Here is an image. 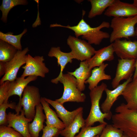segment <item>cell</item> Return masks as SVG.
Wrapping results in <instances>:
<instances>
[{"instance_id": "obj_24", "label": "cell", "mask_w": 137, "mask_h": 137, "mask_svg": "<svg viewBox=\"0 0 137 137\" xmlns=\"http://www.w3.org/2000/svg\"><path fill=\"white\" fill-rule=\"evenodd\" d=\"M85 123L83 110L77 115L69 125L61 131L60 134L64 137H74L76 134L79 132L80 129L84 126Z\"/></svg>"}, {"instance_id": "obj_40", "label": "cell", "mask_w": 137, "mask_h": 137, "mask_svg": "<svg viewBox=\"0 0 137 137\" xmlns=\"http://www.w3.org/2000/svg\"><path fill=\"white\" fill-rule=\"evenodd\" d=\"M99 137V135H97L96 136H95L94 137Z\"/></svg>"}, {"instance_id": "obj_12", "label": "cell", "mask_w": 137, "mask_h": 137, "mask_svg": "<svg viewBox=\"0 0 137 137\" xmlns=\"http://www.w3.org/2000/svg\"><path fill=\"white\" fill-rule=\"evenodd\" d=\"M136 60L134 59L118 60L115 76L111 82L113 89L118 86L121 81L124 79L126 80L131 77L135 70Z\"/></svg>"}, {"instance_id": "obj_7", "label": "cell", "mask_w": 137, "mask_h": 137, "mask_svg": "<svg viewBox=\"0 0 137 137\" xmlns=\"http://www.w3.org/2000/svg\"><path fill=\"white\" fill-rule=\"evenodd\" d=\"M67 43L71 50L74 59L81 62L90 59L96 51L91 44L84 40L71 35L68 37Z\"/></svg>"}, {"instance_id": "obj_22", "label": "cell", "mask_w": 137, "mask_h": 137, "mask_svg": "<svg viewBox=\"0 0 137 137\" xmlns=\"http://www.w3.org/2000/svg\"><path fill=\"white\" fill-rule=\"evenodd\" d=\"M108 65V64L104 63L98 67L93 68L92 70L91 76L85 82V84H88V88L90 91L97 86L100 81L111 79V76L105 72V69Z\"/></svg>"}, {"instance_id": "obj_1", "label": "cell", "mask_w": 137, "mask_h": 137, "mask_svg": "<svg viewBox=\"0 0 137 137\" xmlns=\"http://www.w3.org/2000/svg\"><path fill=\"white\" fill-rule=\"evenodd\" d=\"M110 24L104 21L98 26L92 27L88 24L82 18L76 25L71 26L62 25L57 23L51 24L50 27H60L67 28L73 30L76 37L81 36L83 40H86L90 44L99 45L104 39H109L110 35L109 33L101 30L102 28L110 27Z\"/></svg>"}, {"instance_id": "obj_25", "label": "cell", "mask_w": 137, "mask_h": 137, "mask_svg": "<svg viewBox=\"0 0 137 137\" xmlns=\"http://www.w3.org/2000/svg\"><path fill=\"white\" fill-rule=\"evenodd\" d=\"M114 0H89L91 8L88 15L89 18L102 14L114 1Z\"/></svg>"}, {"instance_id": "obj_23", "label": "cell", "mask_w": 137, "mask_h": 137, "mask_svg": "<svg viewBox=\"0 0 137 137\" xmlns=\"http://www.w3.org/2000/svg\"><path fill=\"white\" fill-rule=\"evenodd\" d=\"M41 102L46 116V126L61 130L64 129L66 127L65 125L59 118L56 112L51 108L49 104L45 100L44 97H41Z\"/></svg>"}, {"instance_id": "obj_27", "label": "cell", "mask_w": 137, "mask_h": 137, "mask_svg": "<svg viewBox=\"0 0 137 137\" xmlns=\"http://www.w3.org/2000/svg\"><path fill=\"white\" fill-rule=\"evenodd\" d=\"M27 31V29H25L20 34L14 35L13 33L12 32H9L4 33L1 31L0 40L12 45L18 50H22V48L21 42V39Z\"/></svg>"}, {"instance_id": "obj_32", "label": "cell", "mask_w": 137, "mask_h": 137, "mask_svg": "<svg viewBox=\"0 0 137 137\" xmlns=\"http://www.w3.org/2000/svg\"><path fill=\"white\" fill-rule=\"evenodd\" d=\"M0 137H23L19 132L6 125L0 126Z\"/></svg>"}, {"instance_id": "obj_11", "label": "cell", "mask_w": 137, "mask_h": 137, "mask_svg": "<svg viewBox=\"0 0 137 137\" xmlns=\"http://www.w3.org/2000/svg\"><path fill=\"white\" fill-rule=\"evenodd\" d=\"M112 44L114 53L120 59H137V41L118 39Z\"/></svg>"}, {"instance_id": "obj_10", "label": "cell", "mask_w": 137, "mask_h": 137, "mask_svg": "<svg viewBox=\"0 0 137 137\" xmlns=\"http://www.w3.org/2000/svg\"><path fill=\"white\" fill-rule=\"evenodd\" d=\"M104 15L108 17H128L137 15V7L133 3L114 0L106 10Z\"/></svg>"}, {"instance_id": "obj_35", "label": "cell", "mask_w": 137, "mask_h": 137, "mask_svg": "<svg viewBox=\"0 0 137 137\" xmlns=\"http://www.w3.org/2000/svg\"><path fill=\"white\" fill-rule=\"evenodd\" d=\"M6 63L0 61V77L5 74L6 71Z\"/></svg>"}, {"instance_id": "obj_19", "label": "cell", "mask_w": 137, "mask_h": 137, "mask_svg": "<svg viewBox=\"0 0 137 137\" xmlns=\"http://www.w3.org/2000/svg\"><path fill=\"white\" fill-rule=\"evenodd\" d=\"M38 77L29 76L26 78L22 77H17L14 81H10L9 90L7 97L8 100L9 97L12 95H18L19 99L22 98V96L25 89L30 82L36 80Z\"/></svg>"}, {"instance_id": "obj_33", "label": "cell", "mask_w": 137, "mask_h": 137, "mask_svg": "<svg viewBox=\"0 0 137 137\" xmlns=\"http://www.w3.org/2000/svg\"><path fill=\"white\" fill-rule=\"evenodd\" d=\"M10 81H7L0 85V105L5 101H7V97L9 90Z\"/></svg>"}, {"instance_id": "obj_34", "label": "cell", "mask_w": 137, "mask_h": 137, "mask_svg": "<svg viewBox=\"0 0 137 137\" xmlns=\"http://www.w3.org/2000/svg\"><path fill=\"white\" fill-rule=\"evenodd\" d=\"M41 137H58L62 130L57 128L44 126Z\"/></svg>"}, {"instance_id": "obj_29", "label": "cell", "mask_w": 137, "mask_h": 137, "mask_svg": "<svg viewBox=\"0 0 137 137\" xmlns=\"http://www.w3.org/2000/svg\"><path fill=\"white\" fill-rule=\"evenodd\" d=\"M107 124H100L94 127H84L80 132L74 137H94L101 134L103 129Z\"/></svg>"}, {"instance_id": "obj_20", "label": "cell", "mask_w": 137, "mask_h": 137, "mask_svg": "<svg viewBox=\"0 0 137 137\" xmlns=\"http://www.w3.org/2000/svg\"><path fill=\"white\" fill-rule=\"evenodd\" d=\"M36 114L33 121L28 125L29 132L31 137H39V132L44 127V123L46 119L41 104L36 106Z\"/></svg>"}, {"instance_id": "obj_4", "label": "cell", "mask_w": 137, "mask_h": 137, "mask_svg": "<svg viewBox=\"0 0 137 137\" xmlns=\"http://www.w3.org/2000/svg\"><path fill=\"white\" fill-rule=\"evenodd\" d=\"M137 24V15L128 17H113L110 27L112 31L110 35V42L112 43L115 40L122 38L128 39L135 36V25Z\"/></svg>"}, {"instance_id": "obj_8", "label": "cell", "mask_w": 137, "mask_h": 137, "mask_svg": "<svg viewBox=\"0 0 137 137\" xmlns=\"http://www.w3.org/2000/svg\"><path fill=\"white\" fill-rule=\"evenodd\" d=\"M44 61L43 56H37L33 57L28 54L25 65L22 67L24 70L21 77L25 78L29 76H35L45 77L49 70L44 62Z\"/></svg>"}, {"instance_id": "obj_28", "label": "cell", "mask_w": 137, "mask_h": 137, "mask_svg": "<svg viewBox=\"0 0 137 137\" xmlns=\"http://www.w3.org/2000/svg\"><path fill=\"white\" fill-rule=\"evenodd\" d=\"M28 3L26 0H3L0 10L2 12L1 20L6 23L7 21L8 14L10 10L14 7L19 5H26Z\"/></svg>"}, {"instance_id": "obj_14", "label": "cell", "mask_w": 137, "mask_h": 137, "mask_svg": "<svg viewBox=\"0 0 137 137\" xmlns=\"http://www.w3.org/2000/svg\"><path fill=\"white\" fill-rule=\"evenodd\" d=\"M50 57H55L57 59L58 66L60 67V71L59 75L56 78L52 79V83L55 84L58 83V80L63 74V71L67 64L72 63L74 57L72 52L65 53L62 51L59 47H53L51 48L48 54Z\"/></svg>"}, {"instance_id": "obj_3", "label": "cell", "mask_w": 137, "mask_h": 137, "mask_svg": "<svg viewBox=\"0 0 137 137\" xmlns=\"http://www.w3.org/2000/svg\"><path fill=\"white\" fill-rule=\"evenodd\" d=\"M107 88L106 84L102 82L101 84L90 91L89 95L91 107L89 114L85 119L84 127L91 126L96 122L100 124L107 123L104 120L105 118L110 120L112 118V113H104L100 110L99 102L105 89Z\"/></svg>"}, {"instance_id": "obj_36", "label": "cell", "mask_w": 137, "mask_h": 137, "mask_svg": "<svg viewBox=\"0 0 137 137\" xmlns=\"http://www.w3.org/2000/svg\"><path fill=\"white\" fill-rule=\"evenodd\" d=\"M137 76V60H136L135 63V70L133 76V78H134Z\"/></svg>"}, {"instance_id": "obj_9", "label": "cell", "mask_w": 137, "mask_h": 137, "mask_svg": "<svg viewBox=\"0 0 137 137\" xmlns=\"http://www.w3.org/2000/svg\"><path fill=\"white\" fill-rule=\"evenodd\" d=\"M29 51L28 47L23 50H18L13 58L6 63V73L0 80V85L7 81H11L16 79L20 68L26 63V54Z\"/></svg>"}, {"instance_id": "obj_30", "label": "cell", "mask_w": 137, "mask_h": 137, "mask_svg": "<svg viewBox=\"0 0 137 137\" xmlns=\"http://www.w3.org/2000/svg\"><path fill=\"white\" fill-rule=\"evenodd\" d=\"M123 134V131L121 129L112 125L107 124L103 129L99 137H122Z\"/></svg>"}, {"instance_id": "obj_5", "label": "cell", "mask_w": 137, "mask_h": 137, "mask_svg": "<svg viewBox=\"0 0 137 137\" xmlns=\"http://www.w3.org/2000/svg\"><path fill=\"white\" fill-rule=\"evenodd\" d=\"M41 98L39 90L38 87L28 85L24 91L23 96L19 99L17 105L16 114H19L23 107L26 117L33 120L36 114V107L41 104Z\"/></svg>"}, {"instance_id": "obj_2", "label": "cell", "mask_w": 137, "mask_h": 137, "mask_svg": "<svg viewBox=\"0 0 137 137\" xmlns=\"http://www.w3.org/2000/svg\"><path fill=\"white\" fill-rule=\"evenodd\" d=\"M112 115V125L122 130L129 137H137V111L128 109L121 104L115 109Z\"/></svg>"}, {"instance_id": "obj_26", "label": "cell", "mask_w": 137, "mask_h": 137, "mask_svg": "<svg viewBox=\"0 0 137 137\" xmlns=\"http://www.w3.org/2000/svg\"><path fill=\"white\" fill-rule=\"evenodd\" d=\"M18 50L12 45L0 40V61L7 62L10 61Z\"/></svg>"}, {"instance_id": "obj_16", "label": "cell", "mask_w": 137, "mask_h": 137, "mask_svg": "<svg viewBox=\"0 0 137 137\" xmlns=\"http://www.w3.org/2000/svg\"><path fill=\"white\" fill-rule=\"evenodd\" d=\"M114 52L112 44L96 50L94 55L90 59L85 61L89 68L92 70L98 67L105 61H110L114 58Z\"/></svg>"}, {"instance_id": "obj_21", "label": "cell", "mask_w": 137, "mask_h": 137, "mask_svg": "<svg viewBox=\"0 0 137 137\" xmlns=\"http://www.w3.org/2000/svg\"><path fill=\"white\" fill-rule=\"evenodd\" d=\"M92 70L90 69L86 61L81 62L79 67L73 72H67V73L74 76L76 78L78 88L81 92L85 89V81L91 75Z\"/></svg>"}, {"instance_id": "obj_31", "label": "cell", "mask_w": 137, "mask_h": 137, "mask_svg": "<svg viewBox=\"0 0 137 137\" xmlns=\"http://www.w3.org/2000/svg\"><path fill=\"white\" fill-rule=\"evenodd\" d=\"M9 108L15 110L16 112L17 111V105L14 102L9 103L8 101H5L0 105V125H7L6 110Z\"/></svg>"}, {"instance_id": "obj_39", "label": "cell", "mask_w": 137, "mask_h": 137, "mask_svg": "<svg viewBox=\"0 0 137 137\" xmlns=\"http://www.w3.org/2000/svg\"><path fill=\"white\" fill-rule=\"evenodd\" d=\"M122 137H129L127 135H126L124 134L122 136Z\"/></svg>"}, {"instance_id": "obj_17", "label": "cell", "mask_w": 137, "mask_h": 137, "mask_svg": "<svg viewBox=\"0 0 137 137\" xmlns=\"http://www.w3.org/2000/svg\"><path fill=\"white\" fill-rule=\"evenodd\" d=\"M132 80L131 77L130 78L113 90H110L107 88L105 89L104 91L106 93V97L100 107L103 113H112L111 109L114 103L118 97L121 95L127 84Z\"/></svg>"}, {"instance_id": "obj_13", "label": "cell", "mask_w": 137, "mask_h": 137, "mask_svg": "<svg viewBox=\"0 0 137 137\" xmlns=\"http://www.w3.org/2000/svg\"><path fill=\"white\" fill-rule=\"evenodd\" d=\"M20 112V114L11 112L7 114V126L19 132L23 137H31L29 132L28 125L33 120L26 117L23 109H21Z\"/></svg>"}, {"instance_id": "obj_18", "label": "cell", "mask_w": 137, "mask_h": 137, "mask_svg": "<svg viewBox=\"0 0 137 137\" xmlns=\"http://www.w3.org/2000/svg\"><path fill=\"white\" fill-rule=\"evenodd\" d=\"M121 95L126 101V107L137 111V76L127 84Z\"/></svg>"}, {"instance_id": "obj_37", "label": "cell", "mask_w": 137, "mask_h": 137, "mask_svg": "<svg viewBox=\"0 0 137 137\" xmlns=\"http://www.w3.org/2000/svg\"><path fill=\"white\" fill-rule=\"evenodd\" d=\"M133 4L137 7V0H134Z\"/></svg>"}, {"instance_id": "obj_38", "label": "cell", "mask_w": 137, "mask_h": 137, "mask_svg": "<svg viewBox=\"0 0 137 137\" xmlns=\"http://www.w3.org/2000/svg\"><path fill=\"white\" fill-rule=\"evenodd\" d=\"M135 36H137V26L135 29Z\"/></svg>"}, {"instance_id": "obj_15", "label": "cell", "mask_w": 137, "mask_h": 137, "mask_svg": "<svg viewBox=\"0 0 137 137\" xmlns=\"http://www.w3.org/2000/svg\"><path fill=\"white\" fill-rule=\"evenodd\" d=\"M44 98L55 109L58 117L62 121L66 127L69 125L77 115L83 110L82 107H80L73 111H70L65 108L63 104L55 100H53L44 97Z\"/></svg>"}, {"instance_id": "obj_6", "label": "cell", "mask_w": 137, "mask_h": 137, "mask_svg": "<svg viewBox=\"0 0 137 137\" xmlns=\"http://www.w3.org/2000/svg\"><path fill=\"white\" fill-rule=\"evenodd\" d=\"M63 85L64 91L62 97L55 100L63 104L67 102H82L86 98L85 95L78 89L75 77L68 73L63 74L58 80Z\"/></svg>"}]
</instances>
